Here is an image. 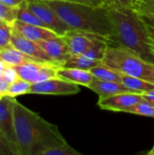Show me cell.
<instances>
[{"label": "cell", "mask_w": 154, "mask_h": 155, "mask_svg": "<svg viewBox=\"0 0 154 155\" xmlns=\"http://www.w3.org/2000/svg\"><path fill=\"white\" fill-rule=\"evenodd\" d=\"M113 45H120L154 64V40L133 7L108 6Z\"/></svg>", "instance_id": "6da1fadb"}, {"label": "cell", "mask_w": 154, "mask_h": 155, "mask_svg": "<svg viewBox=\"0 0 154 155\" xmlns=\"http://www.w3.org/2000/svg\"><path fill=\"white\" fill-rule=\"evenodd\" d=\"M73 30L93 33L108 38L113 42V29L109 20L107 5H91L60 1L44 0Z\"/></svg>", "instance_id": "7a4b0ae2"}, {"label": "cell", "mask_w": 154, "mask_h": 155, "mask_svg": "<svg viewBox=\"0 0 154 155\" xmlns=\"http://www.w3.org/2000/svg\"><path fill=\"white\" fill-rule=\"evenodd\" d=\"M13 113L19 155H32L34 146L47 121L23 105L16 99L14 102Z\"/></svg>", "instance_id": "3957f363"}, {"label": "cell", "mask_w": 154, "mask_h": 155, "mask_svg": "<svg viewBox=\"0 0 154 155\" xmlns=\"http://www.w3.org/2000/svg\"><path fill=\"white\" fill-rule=\"evenodd\" d=\"M103 63L116 72L154 84V64L120 45H108Z\"/></svg>", "instance_id": "277c9868"}, {"label": "cell", "mask_w": 154, "mask_h": 155, "mask_svg": "<svg viewBox=\"0 0 154 155\" xmlns=\"http://www.w3.org/2000/svg\"><path fill=\"white\" fill-rule=\"evenodd\" d=\"M32 155H81L61 134L58 127L47 122L33 149Z\"/></svg>", "instance_id": "5b68a950"}, {"label": "cell", "mask_w": 154, "mask_h": 155, "mask_svg": "<svg viewBox=\"0 0 154 155\" xmlns=\"http://www.w3.org/2000/svg\"><path fill=\"white\" fill-rule=\"evenodd\" d=\"M26 5L45 25L59 36L73 30L44 0H26Z\"/></svg>", "instance_id": "8992f818"}, {"label": "cell", "mask_w": 154, "mask_h": 155, "mask_svg": "<svg viewBox=\"0 0 154 155\" xmlns=\"http://www.w3.org/2000/svg\"><path fill=\"white\" fill-rule=\"evenodd\" d=\"M79 84L66 81L60 77L51 78L40 83L32 84L29 94H52V95H73L80 92Z\"/></svg>", "instance_id": "52a82bcc"}, {"label": "cell", "mask_w": 154, "mask_h": 155, "mask_svg": "<svg viewBox=\"0 0 154 155\" xmlns=\"http://www.w3.org/2000/svg\"><path fill=\"white\" fill-rule=\"evenodd\" d=\"M54 64L44 63H30L22 65H15L14 68L19 77L26 80L31 84L40 83L57 76V68Z\"/></svg>", "instance_id": "ba28073f"}, {"label": "cell", "mask_w": 154, "mask_h": 155, "mask_svg": "<svg viewBox=\"0 0 154 155\" xmlns=\"http://www.w3.org/2000/svg\"><path fill=\"white\" fill-rule=\"evenodd\" d=\"M15 97L5 95L0 99V131L19 155L14 127V102Z\"/></svg>", "instance_id": "9c48e42d"}, {"label": "cell", "mask_w": 154, "mask_h": 155, "mask_svg": "<svg viewBox=\"0 0 154 155\" xmlns=\"http://www.w3.org/2000/svg\"><path fill=\"white\" fill-rule=\"evenodd\" d=\"M142 100H143V96L141 94L122 93L104 98H99L97 104L101 109L103 110L128 113L131 107Z\"/></svg>", "instance_id": "30bf717a"}, {"label": "cell", "mask_w": 154, "mask_h": 155, "mask_svg": "<svg viewBox=\"0 0 154 155\" xmlns=\"http://www.w3.org/2000/svg\"><path fill=\"white\" fill-rule=\"evenodd\" d=\"M36 43L51 58L53 63L59 67L63 66L64 64L72 55L69 47L63 36L58 35L54 38L40 40Z\"/></svg>", "instance_id": "8fae6325"}, {"label": "cell", "mask_w": 154, "mask_h": 155, "mask_svg": "<svg viewBox=\"0 0 154 155\" xmlns=\"http://www.w3.org/2000/svg\"><path fill=\"white\" fill-rule=\"evenodd\" d=\"M63 37L69 47L71 54H84L97 40L103 36L93 33L70 30Z\"/></svg>", "instance_id": "7c38bea8"}, {"label": "cell", "mask_w": 154, "mask_h": 155, "mask_svg": "<svg viewBox=\"0 0 154 155\" xmlns=\"http://www.w3.org/2000/svg\"><path fill=\"white\" fill-rule=\"evenodd\" d=\"M12 45L13 47L20 50L21 52L43 62L45 64H54L46 53L39 46V45L30 39L25 38L18 32L13 29L12 32ZM55 65V64H54ZM57 66V65H56Z\"/></svg>", "instance_id": "4fadbf2b"}, {"label": "cell", "mask_w": 154, "mask_h": 155, "mask_svg": "<svg viewBox=\"0 0 154 155\" xmlns=\"http://www.w3.org/2000/svg\"><path fill=\"white\" fill-rule=\"evenodd\" d=\"M12 27L14 30L18 32L20 35H22L25 38L30 39L34 42L58 36L57 34H55L54 31H52L49 28L39 26V25H30V24L22 22L18 19L15 21Z\"/></svg>", "instance_id": "5bb4252c"}, {"label": "cell", "mask_w": 154, "mask_h": 155, "mask_svg": "<svg viewBox=\"0 0 154 155\" xmlns=\"http://www.w3.org/2000/svg\"><path fill=\"white\" fill-rule=\"evenodd\" d=\"M88 88L96 93L99 95V98H104L122 93H133V91L126 87L123 83L101 80L97 77L93 79L88 85Z\"/></svg>", "instance_id": "9a60e30c"}, {"label": "cell", "mask_w": 154, "mask_h": 155, "mask_svg": "<svg viewBox=\"0 0 154 155\" xmlns=\"http://www.w3.org/2000/svg\"><path fill=\"white\" fill-rule=\"evenodd\" d=\"M57 76L66 81L86 87H88V85L94 78L90 71L77 68H67L63 66L57 68Z\"/></svg>", "instance_id": "2e32d148"}, {"label": "cell", "mask_w": 154, "mask_h": 155, "mask_svg": "<svg viewBox=\"0 0 154 155\" xmlns=\"http://www.w3.org/2000/svg\"><path fill=\"white\" fill-rule=\"evenodd\" d=\"M0 59L5 62L6 64L15 66V65H22L30 63H43L23 52L15 48L9 47L4 50H0ZM45 64V63H44Z\"/></svg>", "instance_id": "e0dca14e"}, {"label": "cell", "mask_w": 154, "mask_h": 155, "mask_svg": "<svg viewBox=\"0 0 154 155\" xmlns=\"http://www.w3.org/2000/svg\"><path fill=\"white\" fill-rule=\"evenodd\" d=\"M121 78H122V83L126 87L131 89L133 93L143 94V93L154 90V84L148 82L146 80L123 74H121Z\"/></svg>", "instance_id": "ac0fdd59"}, {"label": "cell", "mask_w": 154, "mask_h": 155, "mask_svg": "<svg viewBox=\"0 0 154 155\" xmlns=\"http://www.w3.org/2000/svg\"><path fill=\"white\" fill-rule=\"evenodd\" d=\"M101 63L102 61L90 58L84 54H72L70 58L64 64L63 67L77 68V69L89 71L91 68L96 66Z\"/></svg>", "instance_id": "d6986e66"}, {"label": "cell", "mask_w": 154, "mask_h": 155, "mask_svg": "<svg viewBox=\"0 0 154 155\" xmlns=\"http://www.w3.org/2000/svg\"><path fill=\"white\" fill-rule=\"evenodd\" d=\"M89 71L92 73V74L94 77H97L101 80L122 83L121 74L116 72L115 70L112 69L111 67H109L107 64H103V62L101 64H97L96 66L91 68Z\"/></svg>", "instance_id": "ffe728a7"}, {"label": "cell", "mask_w": 154, "mask_h": 155, "mask_svg": "<svg viewBox=\"0 0 154 155\" xmlns=\"http://www.w3.org/2000/svg\"><path fill=\"white\" fill-rule=\"evenodd\" d=\"M17 19L22 21V22L30 24V25H34L46 27L45 25L44 24V22L32 10H30V8L26 5V2H25L24 4H22L19 6L18 13H17Z\"/></svg>", "instance_id": "44dd1931"}, {"label": "cell", "mask_w": 154, "mask_h": 155, "mask_svg": "<svg viewBox=\"0 0 154 155\" xmlns=\"http://www.w3.org/2000/svg\"><path fill=\"white\" fill-rule=\"evenodd\" d=\"M133 8L135 10L138 16L143 22L150 35L154 40V12L148 10L145 7L139 5L137 4H133Z\"/></svg>", "instance_id": "7402d4cb"}, {"label": "cell", "mask_w": 154, "mask_h": 155, "mask_svg": "<svg viewBox=\"0 0 154 155\" xmlns=\"http://www.w3.org/2000/svg\"><path fill=\"white\" fill-rule=\"evenodd\" d=\"M31 85H32L31 83L27 82L26 80L21 78V77H18L16 80H15L13 83H11L9 84V87L5 95L11 96V97H16L18 95L29 94Z\"/></svg>", "instance_id": "603a6c76"}, {"label": "cell", "mask_w": 154, "mask_h": 155, "mask_svg": "<svg viewBox=\"0 0 154 155\" xmlns=\"http://www.w3.org/2000/svg\"><path fill=\"white\" fill-rule=\"evenodd\" d=\"M128 113L154 118V104L143 98V100L131 107Z\"/></svg>", "instance_id": "cb8c5ba5"}, {"label": "cell", "mask_w": 154, "mask_h": 155, "mask_svg": "<svg viewBox=\"0 0 154 155\" xmlns=\"http://www.w3.org/2000/svg\"><path fill=\"white\" fill-rule=\"evenodd\" d=\"M19 7H11L5 5L0 0V20L13 26L15 21L17 19V13Z\"/></svg>", "instance_id": "d4e9b609"}, {"label": "cell", "mask_w": 154, "mask_h": 155, "mask_svg": "<svg viewBox=\"0 0 154 155\" xmlns=\"http://www.w3.org/2000/svg\"><path fill=\"white\" fill-rule=\"evenodd\" d=\"M13 27L0 20V50L12 47Z\"/></svg>", "instance_id": "484cf974"}, {"label": "cell", "mask_w": 154, "mask_h": 155, "mask_svg": "<svg viewBox=\"0 0 154 155\" xmlns=\"http://www.w3.org/2000/svg\"><path fill=\"white\" fill-rule=\"evenodd\" d=\"M0 155H18L0 131Z\"/></svg>", "instance_id": "4316f807"}, {"label": "cell", "mask_w": 154, "mask_h": 155, "mask_svg": "<svg viewBox=\"0 0 154 155\" xmlns=\"http://www.w3.org/2000/svg\"><path fill=\"white\" fill-rule=\"evenodd\" d=\"M3 77L9 83H13L15 80H16L19 75L17 74V72L15 71V69L14 68V66L12 65H9V64H6L4 72H3Z\"/></svg>", "instance_id": "83f0119b"}, {"label": "cell", "mask_w": 154, "mask_h": 155, "mask_svg": "<svg viewBox=\"0 0 154 155\" xmlns=\"http://www.w3.org/2000/svg\"><path fill=\"white\" fill-rule=\"evenodd\" d=\"M105 5L108 6H122L133 7V0H101Z\"/></svg>", "instance_id": "f1b7e54d"}, {"label": "cell", "mask_w": 154, "mask_h": 155, "mask_svg": "<svg viewBox=\"0 0 154 155\" xmlns=\"http://www.w3.org/2000/svg\"><path fill=\"white\" fill-rule=\"evenodd\" d=\"M133 4H137L154 12V0H133Z\"/></svg>", "instance_id": "f546056e"}, {"label": "cell", "mask_w": 154, "mask_h": 155, "mask_svg": "<svg viewBox=\"0 0 154 155\" xmlns=\"http://www.w3.org/2000/svg\"><path fill=\"white\" fill-rule=\"evenodd\" d=\"M60 1H67V2H74V3H82L86 5H91L94 6L104 5V4L101 0H60Z\"/></svg>", "instance_id": "4dcf8cb0"}, {"label": "cell", "mask_w": 154, "mask_h": 155, "mask_svg": "<svg viewBox=\"0 0 154 155\" xmlns=\"http://www.w3.org/2000/svg\"><path fill=\"white\" fill-rule=\"evenodd\" d=\"M5 5L11 7H19L22 4H24L26 0H1Z\"/></svg>", "instance_id": "1f68e13d"}, {"label": "cell", "mask_w": 154, "mask_h": 155, "mask_svg": "<svg viewBox=\"0 0 154 155\" xmlns=\"http://www.w3.org/2000/svg\"><path fill=\"white\" fill-rule=\"evenodd\" d=\"M143 96L145 100L151 102L152 104H154V90L152 91H149V92H146V93H143Z\"/></svg>", "instance_id": "d6a6232c"}, {"label": "cell", "mask_w": 154, "mask_h": 155, "mask_svg": "<svg viewBox=\"0 0 154 155\" xmlns=\"http://www.w3.org/2000/svg\"><path fill=\"white\" fill-rule=\"evenodd\" d=\"M5 66H6V64L0 59V78L3 77V72H4Z\"/></svg>", "instance_id": "836d02e7"}, {"label": "cell", "mask_w": 154, "mask_h": 155, "mask_svg": "<svg viewBox=\"0 0 154 155\" xmlns=\"http://www.w3.org/2000/svg\"><path fill=\"white\" fill-rule=\"evenodd\" d=\"M148 154L149 155H154V145L152 146V148L151 149V151L148 153Z\"/></svg>", "instance_id": "e575fe53"}, {"label": "cell", "mask_w": 154, "mask_h": 155, "mask_svg": "<svg viewBox=\"0 0 154 155\" xmlns=\"http://www.w3.org/2000/svg\"><path fill=\"white\" fill-rule=\"evenodd\" d=\"M4 96H5V95H4V94H3L2 92H0V99H1V98H3Z\"/></svg>", "instance_id": "d590c367"}, {"label": "cell", "mask_w": 154, "mask_h": 155, "mask_svg": "<svg viewBox=\"0 0 154 155\" xmlns=\"http://www.w3.org/2000/svg\"><path fill=\"white\" fill-rule=\"evenodd\" d=\"M152 51H153V53H154V44H153V45H152Z\"/></svg>", "instance_id": "8d00e7d4"}]
</instances>
